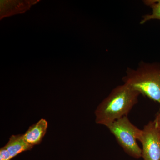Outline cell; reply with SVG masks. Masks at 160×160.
<instances>
[{
    "mask_svg": "<svg viewBox=\"0 0 160 160\" xmlns=\"http://www.w3.org/2000/svg\"><path fill=\"white\" fill-rule=\"evenodd\" d=\"M140 94L126 84L115 87L96 109V122L106 127L119 119L127 116L137 104Z\"/></svg>",
    "mask_w": 160,
    "mask_h": 160,
    "instance_id": "6da1fadb",
    "label": "cell"
},
{
    "mask_svg": "<svg viewBox=\"0 0 160 160\" xmlns=\"http://www.w3.org/2000/svg\"><path fill=\"white\" fill-rule=\"evenodd\" d=\"M124 84L160 105V66L141 61L136 69L128 67Z\"/></svg>",
    "mask_w": 160,
    "mask_h": 160,
    "instance_id": "7a4b0ae2",
    "label": "cell"
},
{
    "mask_svg": "<svg viewBox=\"0 0 160 160\" xmlns=\"http://www.w3.org/2000/svg\"><path fill=\"white\" fill-rule=\"evenodd\" d=\"M106 127L127 154L136 159L142 157V149L137 142L141 134L142 129L132 124L128 117L121 118Z\"/></svg>",
    "mask_w": 160,
    "mask_h": 160,
    "instance_id": "3957f363",
    "label": "cell"
},
{
    "mask_svg": "<svg viewBox=\"0 0 160 160\" xmlns=\"http://www.w3.org/2000/svg\"><path fill=\"white\" fill-rule=\"evenodd\" d=\"M144 160H160V133L154 121L144 126L138 138Z\"/></svg>",
    "mask_w": 160,
    "mask_h": 160,
    "instance_id": "277c9868",
    "label": "cell"
},
{
    "mask_svg": "<svg viewBox=\"0 0 160 160\" xmlns=\"http://www.w3.org/2000/svg\"><path fill=\"white\" fill-rule=\"evenodd\" d=\"M39 2V0H1L0 19L14 15L25 13Z\"/></svg>",
    "mask_w": 160,
    "mask_h": 160,
    "instance_id": "5b68a950",
    "label": "cell"
},
{
    "mask_svg": "<svg viewBox=\"0 0 160 160\" xmlns=\"http://www.w3.org/2000/svg\"><path fill=\"white\" fill-rule=\"evenodd\" d=\"M48 128V122L46 120L41 119L37 123L29 127L23 134L24 139L30 146L39 145L46 134Z\"/></svg>",
    "mask_w": 160,
    "mask_h": 160,
    "instance_id": "8992f818",
    "label": "cell"
},
{
    "mask_svg": "<svg viewBox=\"0 0 160 160\" xmlns=\"http://www.w3.org/2000/svg\"><path fill=\"white\" fill-rule=\"evenodd\" d=\"M4 147L12 158L23 152L30 150L33 146L26 142L23 134H18L12 135L8 142Z\"/></svg>",
    "mask_w": 160,
    "mask_h": 160,
    "instance_id": "52a82bcc",
    "label": "cell"
},
{
    "mask_svg": "<svg viewBox=\"0 0 160 160\" xmlns=\"http://www.w3.org/2000/svg\"><path fill=\"white\" fill-rule=\"evenodd\" d=\"M143 2L152 9V12L151 14L143 16L140 24L143 25L152 20H160V0H145Z\"/></svg>",
    "mask_w": 160,
    "mask_h": 160,
    "instance_id": "ba28073f",
    "label": "cell"
},
{
    "mask_svg": "<svg viewBox=\"0 0 160 160\" xmlns=\"http://www.w3.org/2000/svg\"><path fill=\"white\" fill-rule=\"evenodd\" d=\"M11 159L6 148L4 147L1 148L0 149V160H10Z\"/></svg>",
    "mask_w": 160,
    "mask_h": 160,
    "instance_id": "9c48e42d",
    "label": "cell"
},
{
    "mask_svg": "<svg viewBox=\"0 0 160 160\" xmlns=\"http://www.w3.org/2000/svg\"><path fill=\"white\" fill-rule=\"evenodd\" d=\"M154 121L156 123H158L160 122V108L159 111L158 113L157 116L156 117Z\"/></svg>",
    "mask_w": 160,
    "mask_h": 160,
    "instance_id": "30bf717a",
    "label": "cell"
},
{
    "mask_svg": "<svg viewBox=\"0 0 160 160\" xmlns=\"http://www.w3.org/2000/svg\"><path fill=\"white\" fill-rule=\"evenodd\" d=\"M156 124L158 129L160 133V122H158V123H156Z\"/></svg>",
    "mask_w": 160,
    "mask_h": 160,
    "instance_id": "8fae6325",
    "label": "cell"
}]
</instances>
